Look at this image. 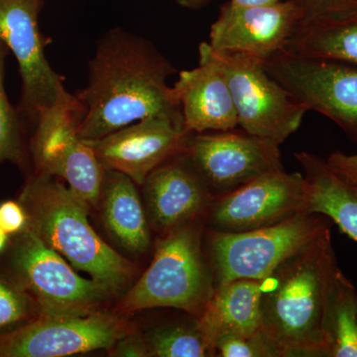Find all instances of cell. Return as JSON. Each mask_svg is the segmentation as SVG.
Returning <instances> with one entry per match:
<instances>
[{"instance_id":"2e32d148","label":"cell","mask_w":357,"mask_h":357,"mask_svg":"<svg viewBox=\"0 0 357 357\" xmlns=\"http://www.w3.org/2000/svg\"><path fill=\"white\" fill-rule=\"evenodd\" d=\"M141 187L149 225L161 236L204 220L215 198L184 152L155 169Z\"/></svg>"},{"instance_id":"7c38bea8","label":"cell","mask_w":357,"mask_h":357,"mask_svg":"<svg viewBox=\"0 0 357 357\" xmlns=\"http://www.w3.org/2000/svg\"><path fill=\"white\" fill-rule=\"evenodd\" d=\"M306 204L304 175L280 169L215 196L204 220L213 231H246L307 213Z\"/></svg>"},{"instance_id":"83f0119b","label":"cell","mask_w":357,"mask_h":357,"mask_svg":"<svg viewBox=\"0 0 357 357\" xmlns=\"http://www.w3.org/2000/svg\"><path fill=\"white\" fill-rule=\"evenodd\" d=\"M28 222L27 211L21 204L13 201L0 204V229L7 234H17Z\"/></svg>"},{"instance_id":"f1b7e54d","label":"cell","mask_w":357,"mask_h":357,"mask_svg":"<svg viewBox=\"0 0 357 357\" xmlns=\"http://www.w3.org/2000/svg\"><path fill=\"white\" fill-rule=\"evenodd\" d=\"M326 161L340 178L357 187V154L335 151Z\"/></svg>"},{"instance_id":"6da1fadb","label":"cell","mask_w":357,"mask_h":357,"mask_svg":"<svg viewBox=\"0 0 357 357\" xmlns=\"http://www.w3.org/2000/svg\"><path fill=\"white\" fill-rule=\"evenodd\" d=\"M175 73L150 40L121 27L105 33L89 60L88 84L76 95L84 109L82 139H100L153 115H182L168 84Z\"/></svg>"},{"instance_id":"5b68a950","label":"cell","mask_w":357,"mask_h":357,"mask_svg":"<svg viewBox=\"0 0 357 357\" xmlns=\"http://www.w3.org/2000/svg\"><path fill=\"white\" fill-rule=\"evenodd\" d=\"M199 59L222 72L244 132L281 145L299 129L307 110L265 69L264 63L244 54L199 47Z\"/></svg>"},{"instance_id":"d6986e66","label":"cell","mask_w":357,"mask_h":357,"mask_svg":"<svg viewBox=\"0 0 357 357\" xmlns=\"http://www.w3.org/2000/svg\"><path fill=\"white\" fill-rule=\"evenodd\" d=\"M98 206L105 229L122 248L136 255L146 252L151 244L149 222L128 176L105 168Z\"/></svg>"},{"instance_id":"ffe728a7","label":"cell","mask_w":357,"mask_h":357,"mask_svg":"<svg viewBox=\"0 0 357 357\" xmlns=\"http://www.w3.org/2000/svg\"><path fill=\"white\" fill-rule=\"evenodd\" d=\"M307 185L306 211L319 213L357 243V187L340 178L326 160L311 152L294 155Z\"/></svg>"},{"instance_id":"44dd1931","label":"cell","mask_w":357,"mask_h":357,"mask_svg":"<svg viewBox=\"0 0 357 357\" xmlns=\"http://www.w3.org/2000/svg\"><path fill=\"white\" fill-rule=\"evenodd\" d=\"M286 49L305 57L357 66V14L299 26Z\"/></svg>"},{"instance_id":"7402d4cb","label":"cell","mask_w":357,"mask_h":357,"mask_svg":"<svg viewBox=\"0 0 357 357\" xmlns=\"http://www.w3.org/2000/svg\"><path fill=\"white\" fill-rule=\"evenodd\" d=\"M324 335L326 357H357V291L342 270L328 295Z\"/></svg>"},{"instance_id":"8fae6325","label":"cell","mask_w":357,"mask_h":357,"mask_svg":"<svg viewBox=\"0 0 357 357\" xmlns=\"http://www.w3.org/2000/svg\"><path fill=\"white\" fill-rule=\"evenodd\" d=\"M44 0H0V40L20 67L18 112L36 123L39 110L50 107L65 89L64 79L51 67L39 27Z\"/></svg>"},{"instance_id":"52a82bcc","label":"cell","mask_w":357,"mask_h":357,"mask_svg":"<svg viewBox=\"0 0 357 357\" xmlns=\"http://www.w3.org/2000/svg\"><path fill=\"white\" fill-rule=\"evenodd\" d=\"M84 116L77 96L63 89L53 105L39 110L32 156L35 173L64 180L82 201L98 208L105 167L79 136Z\"/></svg>"},{"instance_id":"5bb4252c","label":"cell","mask_w":357,"mask_h":357,"mask_svg":"<svg viewBox=\"0 0 357 357\" xmlns=\"http://www.w3.org/2000/svg\"><path fill=\"white\" fill-rule=\"evenodd\" d=\"M191 133L182 115L159 114L86 142L105 168L124 174L142 185L155 169L184 151Z\"/></svg>"},{"instance_id":"ba28073f","label":"cell","mask_w":357,"mask_h":357,"mask_svg":"<svg viewBox=\"0 0 357 357\" xmlns=\"http://www.w3.org/2000/svg\"><path fill=\"white\" fill-rule=\"evenodd\" d=\"M264 67L307 112L328 117L357 144V66L285 48L267 59Z\"/></svg>"},{"instance_id":"603a6c76","label":"cell","mask_w":357,"mask_h":357,"mask_svg":"<svg viewBox=\"0 0 357 357\" xmlns=\"http://www.w3.org/2000/svg\"><path fill=\"white\" fill-rule=\"evenodd\" d=\"M146 344L149 356H215V349L202 332L198 324L192 326H166L156 328Z\"/></svg>"},{"instance_id":"277c9868","label":"cell","mask_w":357,"mask_h":357,"mask_svg":"<svg viewBox=\"0 0 357 357\" xmlns=\"http://www.w3.org/2000/svg\"><path fill=\"white\" fill-rule=\"evenodd\" d=\"M202 236L203 220H198L160 237L151 264L124 296L119 310L129 314L173 307L199 318L217 287Z\"/></svg>"},{"instance_id":"e0dca14e","label":"cell","mask_w":357,"mask_h":357,"mask_svg":"<svg viewBox=\"0 0 357 357\" xmlns=\"http://www.w3.org/2000/svg\"><path fill=\"white\" fill-rule=\"evenodd\" d=\"M172 88L189 132H217L238 128L229 84L211 63L199 59L198 67L178 73Z\"/></svg>"},{"instance_id":"cb8c5ba5","label":"cell","mask_w":357,"mask_h":357,"mask_svg":"<svg viewBox=\"0 0 357 357\" xmlns=\"http://www.w3.org/2000/svg\"><path fill=\"white\" fill-rule=\"evenodd\" d=\"M8 49L0 40V164L13 161L22 164L24 162V149L21 129V114L7 98L4 88V70Z\"/></svg>"},{"instance_id":"4fadbf2b","label":"cell","mask_w":357,"mask_h":357,"mask_svg":"<svg viewBox=\"0 0 357 357\" xmlns=\"http://www.w3.org/2000/svg\"><path fill=\"white\" fill-rule=\"evenodd\" d=\"M23 283L36 298L41 312H89L112 295L93 279L70 267L31 229L26 230L16 255Z\"/></svg>"},{"instance_id":"d4e9b609","label":"cell","mask_w":357,"mask_h":357,"mask_svg":"<svg viewBox=\"0 0 357 357\" xmlns=\"http://www.w3.org/2000/svg\"><path fill=\"white\" fill-rule=\"evenodd\" d=\"M215 356L281 357L280 351L260 332L251 335H222L215 340Z\"/></svg>"},{"instance_id":"9c48e42d","label":"cell","mask_w":357,"mask_h":357,"mask_svg":"<svg viewBox=\"0 0 357 357\" xmlns=\"http://www.w3.org/2000/svg\"><path fill=\"white\" fill-rule=\"evenodd\" d=\"M117 314L89 312H41L20 330L0 337L2 357H62L110 349L133 333Z\"/></svg>"},{"instance_id":"d6a6232c","label":"cell","mask_w":357,"mask_h":357,"mask_svg":"<svg viewBox=\"0 0 357 357\" xmlns=\"http://www.w3.org/2000/svg\"><path fill=\"white\" fill-rule=\"evenodd\" d=\"M8 243V234L3 229H0V252L6 248Z\"/></svg>"},{"instance_id":"4dcf8cb0","label":"cell","mask_w":357,"mask_h":357,"mask_svg":"<svg viewBox=\"0 0 357 357\" xmlns=\"http://www.w3.org/2000/svg\"><path fill=\"white\" fill-rule=\"evenodd\" d=\"M282 0H229L230 3L238 6H262L277 3Z\"/></svg>"},{"instance_id":"3957f363","label":"cell","mask_w":357,"mask_h":357,"mask_svg":"<svg viewBox=\"0 0 357 357\" xmlns=\"http://www.w3.org/2000/svg\"><path fill=\"white\" fill-rule=\"evenodd\" d=\"M30 229L76 269L107 289L121 293L135 265L102 241L89 222V206L60 178L35 173L26 185Z\"/></svg>"},{"instance_id":"1f68e13d","label":"cell","mask_w":357,"mask_h":357,"mask_svg":"<svg viewBox=\"0 0 357 357\" xmlns=\"http://www.w3.org/2000/svg\"><path fill=\"white\" fill-rule=\"evenodd\" d=\"M174 1L181 7L196 10V9L202 8V7L206 6L211 0H174Z\"/></svg>"},{"instance_id":"7a4b0ae2","label":"cell","mask_w":357,"mask_h":357,"mask_svg":"<svg viewBox=\"0 0 357 357\" xmlns=\"http://www.w3.org/2000/svg\"><path fill=\"white\" fill-rule=\"evenodd\" d=\"M340 270L328 229L264 279L261 332L281 357H326L324 319Z\"/></svg>"},{"instance_id":"484cf974","label":"cell","mask_w":357,"mask_h":357,"mask_svg":"<svg viewBox=\"0 0 357 357\" xmlns=\"http://www.w3.org/2000/svg\"><path fill=\"white\" fill-rule=\"evenodd\" d=\"M299 6V26L357 14V0H295ZM298 26V27H299Z\"/></svg>"},{"instance_id":"f546056e","label":"cell","mask_w":357,"mask_h":357,"mask_svg":"<svg viewBox=\"0 0 357 357\" xmlns=\"http://www.w3.org/2000/svg\"><path fill=\"white\" fill-rule=\"evenodd\" d=\"M110 351L112 356H149L146 340H143L134 332L119 340Z\"/></svg>"},{"instance_id":"8992f818","label":"cell","mask_w":357,"mask_h":357,"mask_svg":"<svg viewBox=\"0 0 357 357\" xmlns=\"http://www.w3.org/2000/svg\"><path fill=\"white\" fill-rule=\"evenodd\" d=\"M331 227L332 220L325 215L300 213L269 227L246 231L211 230L208 262L215 285L236 279L264 280L282 262Z\"/></svg>"},{"instance_id":"ac0fdd59","label":"cell","mask_w":357,"mask_h":357,"mask_svg":"<svg viewBox=\"0 0 357 357\" xmlns=\"http://www.w3.org/2000/svg\"><path fill=\"white\" fill-rule=\"evenodd\" d=\"M263 287L264 280L258 279H236L215 287L206 310L197 318L213 347L222 335H251L261 331Z\"/></svg>"},{"instance_id":"30bf717a","label":"cell","mask_w":357,"mask_h":357,"mask_svg":"<svg viewBox=\"0 0 357 357\" xmlns=\"http://www.w3.org/2000/svg\"><path fill=\"white\" fill-rule=\"evenodd\" d=\"M279 146L273 141L234 129L192 132L183 152L215 197L283 169Z\"/></svg>"},{"instance_id":"9a60e30c","label":"cell","mask_w":357,"mask_h":357,"mask_svg":"<svg viewBox=\"0 0 357 357\" xmlns=\"http://www.w3.org/2000/svg\"><path fill=\"white\" fill-rule=\"evenodd\" d=\"M295 0L262 6H238L227 2L211 26L213 50L244 54L263 63L287 46L300 24Z\"/></svg>"},{"instance_id":"4316f807","label":"cell","mask_w":357,"mask_h":357,"mask_svg":"<svg viewBox=\"0 0 357 357\" xmlns=\"http://www.w3.org/2000/svg\"><path fill=\"white\" fill-rule=\"evenodd\" d=\"M27 312L24 296L0 280V328L18 323L27 316Z\"/></svg>"}]
</instances>
